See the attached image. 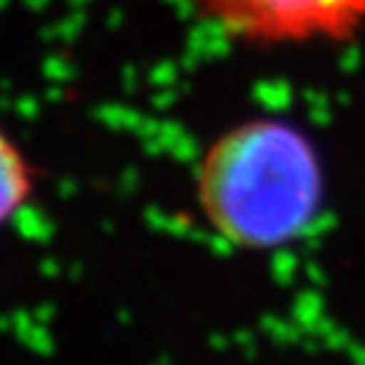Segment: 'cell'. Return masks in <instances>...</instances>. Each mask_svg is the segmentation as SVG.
I'll return each mask as SVG.
<instances>
[{
    "label": "cell",
    "mask_w": 365,
    "mask_h": 365,
    "mask_svg": "<svg viewBox=\"0 0 365 365\" xmlns=\"http://www.w3.org/2000/svg\"><path fill=\"white\" fill-rule=\"evenodd\" d=\"M200 218L223 244L264 254L292 246L325 208V160L284 117H249L213 137L193 175Z\"/></svg>",
    "instance_id": "cell-1"
},
{
    "label": "cell",
    "mask_w": 365,
    "mask_h": 365,
    "mask_svg": "<svg viewBox=\"0 0 365 365\" xmlns=\"http://www.w3.org/2000/svg\"><path fill=\"white\" fill-rule=\"evenodd\" d=\"M228 38L257 48L348 43L365 31V0H190Z\"/></svg>",
    "instance_id": "cell-2"
},
{
    "label": "cell",
    "mask_w": 365,
    "mask_h": 365,
    "mask_svg": "<svg viewBox=\"0 0 365 365\" xmlns=\"http://www.w3.org/2000/svg\"><path fill=\"white\" fill-rule=\"evenodd\" d=\"M36 173L21 145L0 127V228L8 226L31 203Z\"/></svg>",
    "instance_id": "cell-3"
}]
</instances>
